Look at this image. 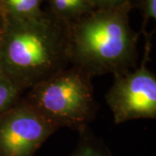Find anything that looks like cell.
Returning <instances> with one entry per match:
<instances>
[{
    "label": "cell",
    "mask_w": 156,
    "mask_h": 156,
    "mask_svg": "<svg viewBox=\"0 0 156 156\" xmlns=\"http://www.w3.org/2000/svg\"><path fill=\"white\" fill-rule=\"evenodd\" d=\"M69 65L68 24L45 12L26 19L5 17L0 69L23 91Z\"/></svg>",
    "instance_id": "6da1fadb"
},
{
    "label": "cell",
    "mask_w": 156,
    "mask_h": 156,
    "mask_svg": "<svg viewBox=\"0 0 156 156\" xmlns=\"http://www.w3.org/2000/svg\"><path fill=\"white\" fill-rule=\"evenodd\" d=\"M129 1L108 9H94L68 25L70 64L91 76L117 75L134 69L137 34L132 30Z\"/></svg>",
    "instance_id": "7a4b0ae2"
},
{
    "label": "cell",
    "mask_w": 156,
    "mask_h": 156,
    "mask_svg": "<svg viewBox=\"0 0 156 156\" xmlns=\"http://www.w3.org/2000/svg\"><path fill=\"white\" fill-rule=\"evenodd\" d=\"M91 78L70 64L30 88L21 99L56 130L69 128L82 132L96 112Z\"/></svg>",
    "instance_id": "3957f363"
},
{
    "label": "cell",
    "mask_w": 156,
    "mask_h": 156,
    "mask_svg": "<svg viewBox=\"0 0 156 156\" xmlns=\"http://www.w3.org/2000/svg\"><path fill=\"white\" fill-rule=\"evenodd\" d=\"M139 68L117 75L106 95V101L116 124L137 119L156 118V77L147 67V47Z\"/></svg>",
    "instance_id": "277c9868"
},
{
    "label": "cell",
    "mask_w": 156,
    "mask_h": 156,
    "mask_svg": "<svg viewBox=\"0 0 156 156\" xmlns=\"http://www.w3.org/2000/svg\"><path fill=\"white\" fill-rule=\"evenodd\" d=\"M56 131L20 99L0 115V156H34Z\"/></svg>",
    "instance_id": "5b68a950"
},
{
    "label": "cell",
    "mask_w": 156,
    "mask_h": 156,
    "mask_svg": "<svg viewBox=\"0 0 156 156\" xmlns=\"http://www.w3.org/2000/svg\"><path fill=\"white\" fill-rule=\"evenodd\" d=\"M52 15L68 25L94 10L89 0H47Z\"/></svg>",
    "instance_id": "8992f818"
},
{
    "label": "cell",
    "mask_w": 156,
    "mask_h": 156,
    "mask_svg": "<svg viewBox=\"0 0 156 156\" xmlns=\"http://www.w3.org/2000/svg\"><path fill=\"white\" fill-rule=\"evenodd\" d=\"M43 0H1L5 17L26 19L41 16Z\"/></svg>",
    "instance_id": "52a82bcc"
},
{
    "label": "cell",
    "mask_w": 156,
    "mask_h": 156,
    "mask_svg": "<svg viewBox=\"0 0 156 156\" xmlns=\"http://www.w3.org/2000/svg\"><path fill=\"white\" fill-rule=\"evenodd\" d=\"M80 134V140L70 156H113L104 143L90 134L87 128Z\"/></svg>",
    "instance_id": "ba28073f"
},
{
    "label": "cell",
    "mask_w": 156,
    "mask_h": 156,
    "mask_svg": "<svg viewBox=\"0 0 156 156\" xmlns=\"http://www.w3.org/2000/svg\"><path fill=\"white\" fill-rule=\"evenodd\" d=\"M22 89L0 69V115L21 99Z\"/></svg>",
    "instance_id": "9c48e42d"
},
{
    "label": "cell",
    "mask_w": 156,
    "mask_h": 156,
    "mask_svg": "<svg viewBox=\"0 0 156 156\" xmlns=\"http://www.w3.org/2000/svg\"><path fill=\"white\" fill-rule=\"evenodd\" d=\"M140 8L144 17V23L156 18V0H139Z\"/></svg>",
    "instance_id": "30bf717a"
},
{
    "label": "cell",
    "mask_w": 156,
    "mask_h": 156,
    "mask_svg": "<svg viewBox=\"0 0 156 156\" xmlns=\"http://www.w3.org/2000/svg\"><path fill=\"white\" fill-rule=\"evenodd\" d=\"M129 0H89L93 9H108L124 5Z\"/></svg>",
    "instance_id": "8fae6325"
},
{
    "label": "cell",
    "mask_w": 156,
    "mask_h": 156,
    "mask_svg": "<svg viewBox=\"0 0 156 156\" xmlns=\"http://www.w3.org/2000/svg\"><path fill=\"white\" fill-rule=\"evenodd\" d=\"M5 17L3 14V12L0 11V39L2 37V34L5 28Z\"/></svg>",
    "instance_id": "7c38bea8"
},
{
    "label": "cell",
    "mask_w": 156,
    "mask_h": 156,
    "mask_svg": "<svg viewBox=\"0 0 156 156\" xmlns=\"http://www.w3.org/2000/svg\"><path fill=\"white\" fill-rule=\"evenodd\" d=\"M0 11L3 12V14L5 15V10H4V7H3V5H2V2H1V0H0Z\"/></svg>",
    "instance_id": "4fadbf2b"
}]
</instances>
